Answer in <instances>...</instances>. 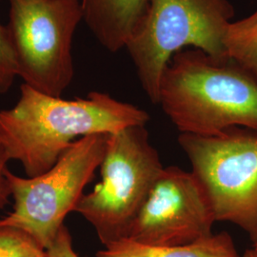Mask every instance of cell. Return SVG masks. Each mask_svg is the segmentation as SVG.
<instances>
[{"instance_id":"obj_1","label":"cell","mask_w":257,"mask_h":257,"mask_svg":"<svg viewBox=\"0 0 257 257\" xmlns=\"http://www.w3.org/2000/svg\"><path fill=\"white\" fill-rule=\"evenodd\" d=\"M149 120L147 111L107 92L63 99L22 84L18 102L0 110V141L10 160L35 177L49 171L77 139L147 125Z\"/></svg>"},{"instance_id":"obj_2","label":"cell","mask_w":257,"mask_h":257,"mask_svg":"<svg viewBox=\"0 0 257 257\" xmlns=\"http://www.w3.org/2000/svg\"><path fill=\"white\" fill-rule=\"evenodd\" d=\"M157 105L183 135L257 130V81L229 56L197 49L175 54L162 76Z\"/></svg>"},{"instance_id":"obj_3","label":"cell","mask_w":257,"mask_h":257,"mask_svg":"<svg viewBox=\"0 0 257 257\" xmlns=\"http://www.w3.org/2000/svg\"><path fill=\"white\" fill-rule=\"evenodd\" d=\"M234 17L230 0H151L126 50L152 103H158L160 82L175 54L186 47L228 56L224 38Z\"/></svg>"},{"instance_id":"obj_4","label":"cell","mask_w":257,"mask_h":257,"mask_svg":"<svg viewBox=\"0 0 257 257\" xmlns=\"http://www.w3.org/2000/svg\"><path fill=\"white\" fill-rule=\"evenodd\" d=\"M101 181L84 193L74 211L92 225L103 246L127 238L128 230L164 166L146 125L109 134Z\"/></svg>"},{"instance_id":"obj_5","label":"cell","mask_w":257,"mask_h":257,"mask_svg":"<svg viewBox=\"0 0 257 257\" xmlns=\"http://www.w3.org/2000/svg\"><path fill=\"white\" fill-rule=\"evenodd\" d=\"M107 139L108 135L77 139L55 165L38 176L23 177L7 169L14 205L0 219V228L23 230L45 249L49 248L101 165Z\"/></svg>"},{"instance_id":"obj_6","label":"cell","mask_w":257,"mask_h":257,"mask_svg":"<svg viewBox=\"0 0 257 257\" xmlns=\"http://www.w3.org/2000/svg\"><path fill=\"white\" fill-rule=\"evenodd\" d=\"M6 26L18 76L31 88L61 97L74 78L72 47L83 20L81 0H9Z\"/></svg>"},{"instance_id":"obj_7","label":"cell","mask_w":257,"mask_h":257,"mask_svg":"<svg viewBox=\"0 0 257 257\" xmlns=\"http://www.w3.org/2000/svg\"><path fill=\"white\" fill-rule=\"evenodd\" d=\"M178 143L216 222L238 227L257 246V130L234 127L211 137L180 134Z\"/></svg>"},{"instance_id":"obj_8","label":"cell","mask_w":257,"mask_h":257,"mask_svg":"<svg viewBox=\"0 0 257 257\" xmlns=\"http://www.w3.org/2000/svg\"><path fill=\"white\" fill-rule=\"evenodd\" d=\"M216 223L210 198L193 172L164 167L127 238L153 246H183L208 238Z\"/></svg>"},{"instance_id":"obj_9","label":"cell","mask_w":257,"mask_h":257,"mask_svg":"<svg viewBox=\"0 0 257 257\" xmlns=\"http://www.w3.org/2000/svg\"><path fill=\"white\" fill-rule=\"evenodd\" d=\"M83 20L110 53L125 49L151 0H81Z\"/></svg>"},{"instance_id":"obj_10","label":"cell","mask_w":257,"mask_h":257,"mask_svg":"<svg viewBox=\"0 0 257 257\" xmlns=\"http://www.w3.org/2000/svg\"><path fill=\"white\" fill-rule=\"evenodd\" d=\"M95 257H241L230 234L222 231L183 246H153L130 238L114 241Z\"/></svg>"},{"instance_id":"obj_11","label":"cell","mask_w":257,"mask_h":257,"mask_svg":"<svg viewBox=\"0 0 257 257\" xmlns=\"http://www.w3.org/2000/svg\"><path fill=\"white\" fill-rule=\"evenodd\" d=\"M226 54L257 81V10L231 21L224 38Z\"/></svg>"},{"instance_id":"obj_12","label":"cell","mask_w":257,"mask_h":257,"mask_svg":"<svg viewBox=\"0 0 257 257\" xmlns=\"http://www.w3.org/2000/svg\"><path fill=\"white\" fill-rule=\"evenodd\" d=\"M0 257H48L47 250L23 230L0 228Z\"/></svg>"},{"instance_id":"obj_13","label":"cell","mask_w":257,"mask_h":257,"mask_svg":"<svg viewBox=\"0 0 257 257\" xmlns=\"http://www.w3.org/2000/svg\"><path fill=\"white\" fill-rule=\"evenodd\" d=\"M18 76V68L6 26L0 23V94L9 92Z\"/></svg>"},{"instance_id":"obj_14","label":"cell","mask_w":257,"mask_h":257,"mask_svg":"<svg viewBox=\"0 0 257 257\" xmlns=\"http://www.w3.org/2000/svg\"><path fill=\"white\" fill-rule=\"evenodd\" d=\"M46 250L48 257H79L73 247V239L70 230L65 225Z\"/></svg>"},{"instance_id":"obj_15","label":"cell","mask_w":257,"mask_h":257,"mask_svg":"<svg viewBox=\"0 0 257 257\" xmlns=\"http://www.w3.org/2000/svg\"><path fill=\"white\" fill-rule=\"evenodd\" d=\"M10 158L3 144L0 141V211L9 202L11 198L9 182L6 176Z\"/></svg>"},{"instance_id":"obj_16","label":"cell","mask_w":257,"mask_h":257,"mask_svg":"<svg viewBox=\"0 0 257 257\" xmlns=\"http://www.w3.org/2000/svg\"><path fill=\"white\" fill-rule=\"evenodd\" d=\"M241 257H257V248L253 247L252 248H249L248 250L245 251V253Z\"/></svg>"},{"instance_id":"obj_17","label":"cell","mask_w":257,"mask_h":257,"mask_svg":"<svg viewBox=\"0 0 257 257\" xmlns=\"http://www.w3.org/2000/svg\"><path fill=\"white\" fill-rule=\"evenodd\" d=\"M253 247H256V248H257V246H253Z\"/></svg>"}]
</instances>
